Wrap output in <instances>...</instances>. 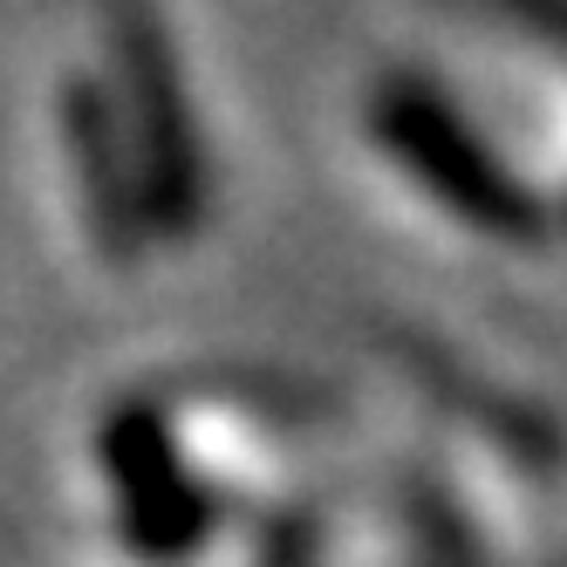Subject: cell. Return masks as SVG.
<instances>
[{
  "label": "cell",
  "instance_id": "1",
  "mask_svg": "<svg viewBox=\"0 0 567 567\" xmlns=\"http://www.w3.org/2000/svg\"><path fill=\"white\" fill-rule=\"evenodd\" d=\"M377 124H383V137L411 157V165H417L444 198H452V206H465V219L499 226V233H526V226H534L526 192H513V178L478 151V137H472L424 83H396V90L377 103Z\"/></svg>",
  "mask_w": 567,
  "mask_h": 567
},
{
  "label": "cell",
  "instance_id": "2",
  "mask_svg": "<svg viewBox=\"0 0 567 567\" xmlns=\"http://www.w3.org/2000/svg\"><path fill=\"white\" fill-rule=\"evenodd\" d=\"M124 69H131V83H137V110H144V144H151V198L165 213H185V192H192V178H198V151L185 144V124H178V110H172V75H165V62H157V49H151V28H137V49L124 55Z\"/></svg>",
  "mask_w": 567,
  "mask_h": 567
}]
</instances>
